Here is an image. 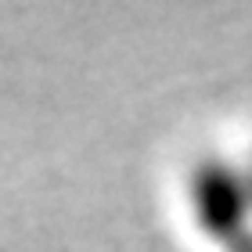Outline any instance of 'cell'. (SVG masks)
I'll return each instance as SVG.
<instances>
[{
  "label": "cell",
  "instance_id": "6da1fadb",
  "mask_svg": "<svg viewBox=\"0 0 252 252\" xmlns=\"http://www.w3.org/2000/svg\"><path fill=\"white\" fill-rule=\"evenodd\" d=\"M191 213L202 234L223 252H252V184L249 169L209 155L191 173Z\"/></svg>",
  "mask_w": 252,
  "mask_h": 252
},
{
  "label": "cell",
  "instance_id": "7a4b0ae2",
  "mask_svg": "<svg viewBox=\"0 0 252 252\" xmlns=\"http://www.w3.org/2000/svg\"><path fill=\"white\" fill-rule=\"evenodd\" d=\"M249 184H252V166H249Z\"/></svg>",
  "mask_w": 252,
  "mask_h": 252
}]
</instances>
